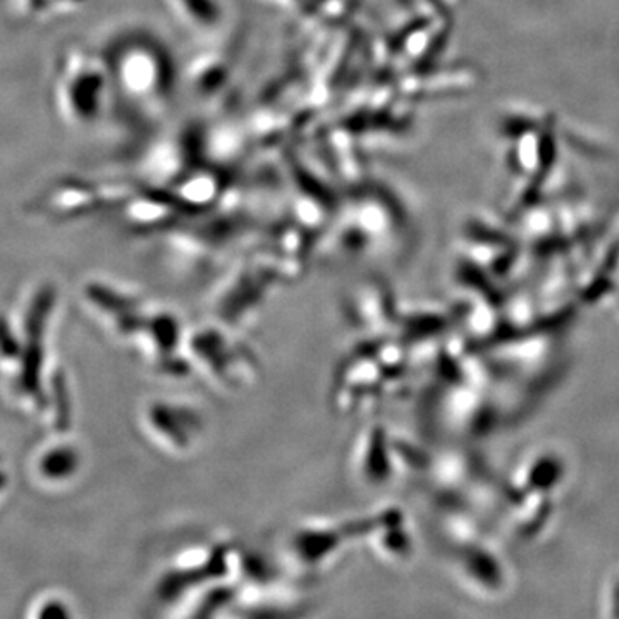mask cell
<instances>
[{
  "instance_id": "13",
  "label": "cell",
  "mask_w": 619,
  "mask_h": 619,
  "mask_svg": "<svg viewBox=\"0 0 619 619\" xmlns=\"http://www.w3.org/2000/svg\"><path fill=\"white\" fill-rule=\"evenodd\" d=\"M66 616H68V611L59 602H49L40 611V618H66Z\"/></svg>"
},
{
  "instance_id": "3",
  "label": "cell",
  "mask_w": 619,
  "mask_h": 619,
  "mask_svg": "<svg viewBox=\"0 0 619 619\" xmlns=\"http://www.w3.org/2000/svg\"><path fill=\"white\" fill-rule=\"evenodd\" d=\"M362 539L358 523L308 521L287 536L284 556L293 573L312 577L333 570L353 540Z\"/></svg>"
},
{
  "instance_id": "9",
  "label": "cell",
  "mask_w": 619,
  "mask_h": 619,
  "mask_svg": "<svg viewBox=\"0 0 619 619\" xmlns=\"http://www.w3.org/2000/svg\"><path fill=\"white\" fill-rule=\"evenodd\" d=\"M53 303V289L50 286L42 287L31 303L30 315L27 318V352L23 353V365H21V387L28 394L38 396L40 393V371L43 360V328Z\"/></svg>"
},
{
  "instance_id": "11",
  "label": "cell",
  "mask_w": 619,
  "mask_h": 619,
  "mask_svg": "<svg viewBox=\"0 0 619 619\" xmlns=\"http://www.w3.org/2000/svg\"><path fill=\"white\" fill-rule=\"evenodd\" d=\"M53 393H56L57 429L65 432L71 423V403H69L68 387L61 374L53 377Z\"/></svg>"
},
{
  "instance_id": "1",
  "label": "cell",
  "mask_w": 619,
  "mask_h": 619,
  "mask_svg": "<svg viewBox=\"0 0 619 619\" xmlns=\"http://www.w3.org/2000/svg\"><path fill=\"white\" fill-rule=\"evenodd\" d=\"M183 352L189 369L224 393L245 391L261 372L255 353L227 328L207 324L191 328Z\"/></svg>"
},
{
  "instance_id": "12",
  "label": "cell",
  "mask_w": 619,
  "mask_h": 619,
  "mask_svg": "<svg viewBox=\"0 0 619 619\" xmlns=\"http://www.w3.org/2000/svg\"><path fill=\"white\" fill-rule=\"evenodd\" d=\"M0 352L4 353L6 356H18L21 353L8 324L2 318H0Z\"/></svg>"
},
{
  "instance_id": "5",
  "label": "cell",
  "mask_w": 619,
  "mask_h": 619,
  "mask_svg": "<svg viewBox=\"0 0 619 619\" xmlns=\"http://www.w3.org/2000/svg\"><path fill=\"white\" fill-rule=\"evenodd\" d=\"M145 423L155 442L173 456H191L207 435V416L183 397L151 401L145 410Z\"/></svg>"
},
{
  "instance_id": "6",
  "label": "cell",
  "mask_w": 619,
  "mask_h": 619,
  "mask_svg": "<svg viewBox=\"0 0 619 619\" xmlns=\"http://www.w3.org/2000/svg\"><path fill=\"white\" fill-rule=\"evenodd\" d=\"M362 539L371 546L379 559L387 564L403 563L412 554L413 540L400 508H382V511L360 521Z\"/></svg>"
},
{
  "instance_id": "4",
  "label": "cell",
  "mask_w": 619,
  "mask_h": 619,
  "mask_svg": "<svg viewBox=\"0 0 619 619\" xmlns=\"http://www.w3.org/2000/svg\"><path fill=\"white\" fill-rule=\"evenodd\" d=\"M141 40H121L118 46L109 50L106 57L107 75L110 87L132 104L154 102L164 91V72L159 61H155V52Z\"/></svg>"
},
{
  "instance_id": "14",
  "label": "cell",
  "mask_w": 619,
  "mask_h": 619,
  "mask_svg": "<svg viewBox=\"0 0 619 619\" xmlns=\"http://www.w3.org/2000/svg\"><path fill=\"white\" fill-rule=\"evenodd\" d=\"M2 485H4V476L0 475V488H2Z\"/></svg>"
},
{
  "instance_id": "8",
  "label": "cell",
  "mask_w": 619,
  "mask_h": 619,
  "mask_svg": "<svg viewBox=\"0 0 619 619\" xmlns=\"http://www.w3.org/2000/svg\"><path fill=\"white\" fill-rule=\"evenodd\" d=\"M393 439L387 438L382 429L374 428L363 432L356 439L355 451H353V470L356 479L366 488L385 485L387 480L396 472L394 469Z\"/></svg>"
},
{
  "instance_id": "7",
  "label": "cell",
  "mask_w": 619,
  "mask_h": 619,
  "mask_svg": "<svg viewBox=\"0 0 619 619\" xmlns=\"http://www.w3.org/2000/svg\"><path fill=\"white\" fill-rule=\"evenodd\" d=\"M126 188L88 181H65L47 195L46 207L61 217L85 216L125 197Z\"/></svg>"
},
{
  "instance_id": "10",
  "label": "cell",
  "mask_w": 619,
  "mask_h": 619,
  "mask_svg": "<svg viewBox=\"0 0 619 619\" xmlns=\"http://www.w3.org/2000/svg\"><path fill=\"white\" fill-rule=\"evenodd\" d=\"M40 466H42L43 475L49 479H66L75 473L76 466H78V456L69 448H57L47 453Z\"/></svg>"
},
{
  "instance_id": "2",
  "label": "cell",
  "mask_w": 619,
  "mask_h": 619,
  "mask_svg": "<svg viewBox=\"0 0 619 619\" xmlns=\"http://www.w3.org/2000/svg\"><path fill=\"white\" fill-rule=\"evenodd\" d=\"M109 94L106 62L85 50H69L62 56L56 72V107L69 125L97 121Z\"/></svg>"
}]
</instances>
